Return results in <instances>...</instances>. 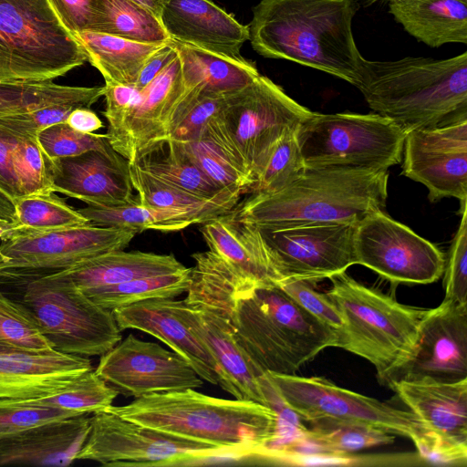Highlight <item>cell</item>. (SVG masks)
<instances>
[{
  "mask_svg": "<svg viewBox=\"0 0 467 467\" xmlns=\"http://www.w3.org/2000/svg\"><path fill=\"white\" fill-rule=\"evenodd\" d=\"M411 441L419 457L425 462L451 466L467 464V443L451 440L428 429Z\"/></svg>",
  "mask_w": 467,
  "mask_h": 467,
  "instance_id": "52",
  "label": "cell"
},
{
  "mask_svg": "<svg viewBox=\"0 0 467 467\" xmlns=\"http://www.w3.org/2000/svg\"><path fill=\"white\" fill-rule=\"evenodd\" d=\"M176 56L177 51L171 39L148 58L134 86L140 90L144 88Z\"/></svg>",
  "mask_w": 467,
  "mask_h": 467,
  "instance_id": "56",
  "label": "cell"
},
{
  "mask_svg": "<svg viewBox=\"0 0 467 467\" xmlns=\"http://www.w3.org/2000/svg\"><path fill=\"white\" fill-rule=\"evenodd\" d=\"M388 386L428 430L467 443V379L451 383L400 380Z\"/></svg>",
  "mask_w": 467,
  "mask_h": 467,
  "instance_id": "27",
  "label": "cell"
},
{
  "mask_svg": "<svg viewBox=\"0 0 467 467\" xmlns=\"http://www.w3.org/2000/svg\"><path fill=\"white\" fill-rule=\"evenodd\" d=\"M89 31L144 43L171 40L160 18L133 0H92Z\"/></svg>",
  "mask_w": 467,
  "mask_h": 467,
  "instance_id": "36",
  "label": "cell"
},
{
  "mask_svg": "<svg viewBox=\"0 0 467 467\" xmlns=\"http://www.w3.org/2000/svg\"><path fill=\"white\" fill-rule=\"evenodd\" d=\"M13 202L16 216V232L14 236L89 223L78 210H74L54 192L19 196Z\"/></svg>",
  "mask_w": 467,
  "mask_h": 467,
  "instance_id": "39",
  "label": "cell"
},
{
  "mask_svg": "<svg viewBox=\"0 0 467 467\" xmlns=\"http://www.w3.org/2000/svg\"><path fill=\"white\" fill-rule=\"evenodd\" d=\"M173 254L118 250L59 271L81 291L184 270Z\"/></svg>",
  "mask_w": 467,
  "mask_h": 467,
  "instance_id": "28",
  "label": "cell"
},
{
  "mask_svg": "<svg viewBox=\"0 0 467 467\" xmlns=\"http://www.w3.org/2000/svg\"><path fill=\"white\" fill-rule=\"evenodd\" d=\"M66 122L71 128L82 133H94V131L103 127L101 119L88 107L75 108Z\"/></svg>",
  "mask_w": 467,
  "mask_h": 467,
  "instance_id": "57",
  "label": "cell"
},
{
  "mask_svg": "<svg viewBox=\"0 0 467 467\" xmlns=\"http://www.w3.org/2000/svg\"><path fill=\"white\" fill-rule=\"evenodd\" d=\"M133 162L152 177L204 198L231 190L218 187L199 168L182 143L171 139L154 143Z\"/></svg>",
  "mask_w": 467,
  "mask_h": 467,
  "instance_id": "34",
  "label": "cell"
},
{
  "mask_svg": "<svg viewBox=\"0 0 467 467\" xmlns=\"http://www.w3.org/2000/svg\"><path fill=\"white\" fill-rule=\"evenodd\" d=\"M225 98L200 94L184 118L171 130L168 139L183 143L199 139L211 119L223 108Z\"/></svg>",
  "mask_w": 467,
  "mask_h": 467,
  "instance_id": "53",
  "label": "cell"
},
{
  "mask_svg": "<svg viewBox=\"0 0 467 467\" xmlns=\"http://www.w3.org/2000/svg\"><path fill=\"white\" fill-rule=\"evenodd\" d=\"M180 312L202 340L215 363L219 385L234 399L267 405L260 377L264 374L237 343L228 319L213 311L180 300Z\"/></svg>",
  "mask_w": 467,
  "mask_h": 467,
  "instance_id": "20",
  "label": "cell"
},
{
  "mask_svg": "<svg viewBox=\"0 0 467 467\" xmlns=\"http://www.w3.org/2000/svg\"><path fill=\"white\" fill-rule=\"evenodd\" d=\"M209 250L256 286L277 285L280 278L258 228L230 219L226 214L201 227Z\"/></svg>",
  "mask_w": 467,
  "mask_h": 467,
  "instance_id": "26",
  "label": "cell"
},
{
  "mask_svg": "<svg viewBox=\"0 0 467 467\" xmlns=\"http://www.w3.org/2000/svg\"><path fill=\"white\" fill-rule=\"evenodd\" d=\"M467 379V304L428 309L409 358L385 380L451 383Z\"/></svg>",
  "mask_w": 467,
  "mask_h": 467,
  "instance_id": "17",
  "label": "cell"
},
{
  "mask_svg": "<svg viewBox=\"0 0 467 467\" xmlns=\"http://www.w3.org/2000/svg\"><path fill=\"white\" fill-rule=\"evenodd\" d=\"M0 346L35 353L55 350L26 306L12 301L2 293Z\"/></svg>",
  "mask_w": 467,
  "mask_h": 467,
  "instance_id": "42",
  "label": "cell"
},
{
  "mask_svg": "<svg viewBox=\"0 0 467 467\" xmlns=\"http://www.w3.org/2000/svg\"><path fill=\"white\" fill-rule=\"evenodd\" d=\"M62 25L70 32L90 30L92 0H48Z\"/></svg>",
  "mask_w": 467,
  "mask_h": 467,
  "instance_id": "54",
  "label": "cell"
},
{
  "mask_svg": "<svg viewBox=\"0 0 467 467\" xmlns=\"http://www.w3.org/2000/svg\"><path fill=\"white\" fill-rule=\"evenodd\" d=\"M36 140L51 160L76 156L91 150H114L107 133H82L71 128L66 121L42 130L36 135Z\"/></svg>",
  "mask_w": 467,
  "mask_h": 467,
  "instance_id": "45",
  "label": "cell"
},
{
  "mask_svg": "<svg viewBox=\"0 0 467 467\" xmlns=\"http://www.w3.org/2000/svg\"><path fill=\"white\" fill-rule=\"evenodd\" d=\"M103 96L106 100L104 116L108 120L107 135L111 147L116 150L123 132L127 116L140 98V90L134 85L105 84Z\"/></svg>",
  "mask_w": 467,
  "mask_h": 467,
  "instance_id": "51",
  "label": "cell"
},
{
  "mask_svg": "<svg viewBox=\"0 0 467 467\" xmlns=\"http://www.w3.org/2000/svg\"><path fill=\"white\" fill-rule=\"evenodd\" d=\"M306 167L389 170L402 160L407 132L378 113L313 112L297 128Z\"/></svg>",
  "mask_w": 467,
  "mask_h": 467,
  "instance_id": "8",
  "label": "cell"
},
{
  "mask_svg": "<svg viewBox=\"0 0 467 467\" xmlns=\"http://www.w3.org/2000/svg\"><path fill=\"white\" fill-rule=\"evenodd\" d=\"M226 455L230 454L206 443L161 432L102 410L90 416V431L76 460L109 467H170L201 464Z\"/></svg>",
  "mask_w": 467,
  "mask_h": 467,
  "instance_id": "10",
  "label": "cell"
},
{
  "mask_svg": "<svg viewBox=\"0 0 467 467\" xmlns=\"http://www.w3.org/2000/svg\"><path fill=\"white\" fill-rule=\"evenodd\" d=\"M48 166L49 158L36 137H18L13 150V170L20 196L53 192Z\"/></svg>",
  "mask_w": 467,
  "mask_h": 467,
  "instance_id": "44",
  "label": "cell"
},
{
  "mask_svg": "<svg viewBox=\"0 0 467 467\" xmlns=\"http://www.w3.org/2000/svg\"><path fill=\"white\" fill-rule=\"evenodd\" d=\"M95 372L109 385L135 399L154 393L199 389L202 379L174 351L132 334L100 356Z\"/></svg>",
  "mask_w": 467,
  "mask_h": 467,
  "instance_id": "16",
  "label": "cell"
},
{
  "mask_svg": "<svg viewBox=\"0 0 467 467\" xmlns=\"http://www.w3.org/2000/svg\"><path fill=\"white\" fill-rule=\"evenodd\" d=\"M86 61L48 0H0L1 81H51Z\"/></svg>",
  "mask_w": 467,
  "mask_h": 467,
  "instance_id": "7",
  "label": "cell"
},
{
  "mask_svg": "<svg viewBox=\"0 0 467 467\" xmlns=\"http://www.w3.org/2000/svg\"><path fill=\"white\" fill-rule=\"evenodd\" d=\"M18 136L0 125V191L12 201L20 196L13 170V150Z\"/></svg>",
  "mask_w": 467,
  "mask_h": 467,
  "instance_id": "55",
  "label": "cell"
},
{
  "mask_svg": "<svg viewBox=\"0 0 467 467\" xmlns=\"http://www.w3.org/2000/svg\"><path fill=\"white\" fill-rule=\"evenodd\" d=\"M388 180L389 170L306 167L279 191L251 193L226 216L256 226L358 223L386 206Z\"/></svg>",
  "mask_w": 467,
  "mask_h": 467,
  "instance_id": "3",
  "label": "cell"
},
{
  "mask_svg": "<svg viewBox=\"0 0 467 467\" xmlns=\"http://www.w3.org/2000/svg\"><path fill=\"white\" fill-rule=\"evenodd\" d=\"M71 34L105 84L135 85L148 58L166 43H144L89 30Z\"/></svg>",
  "mask_w": 467,
  "mask_h": 467,
  "instance_id": "31",
  "label": "cell"
},
{
  "mask_svg": "<svg viewBox=\"0 0 467 467\" xmlns=\"http://www.w3.org/2000/svg\"><path fill=\"white\" fill-rule=\"evenodd\" d=\"M356 0H261L248 25L254 50L358 84L365 57L352 31Z\"/></svg>",
  "mask_w": 467,
  "mask_h": 467,
  "instance_id": "1",
  "label": "cell"
},
{
  "mask_svg": "<svg viewBox=\"0 0 467 467\" xmlns=\"http://www.w3.org/2000/svg\"><path fill=\"white\" fill-rule=\"evenodd\" d=\"M311 113L270 78L259 75L245 88L227 95L217 116L255 182L279 140L296 130Z\"/></svg>",
  "mask_w": 467,
  "mask_h": 467,
  "instance_id": "11",
  "label": "cell"
},
{
  "mask_svg": "<svg viewBox=\"0 0 467 467\" xmlns=\"http://www.w3.org/2000/svg\"><path fill=\"white\" fill-rule=\"evenodd\" d=\"M103 87L65 86L52 80H0V117L57 104L89 108L103 96Z\"/></svg>",
  "mask_w": 467,
  "mask_h": 467,
  "instance_id": "35",
  "label": "cell"
},
{
  "mask_svg": "<svg viewBox=\"0 0 467 467\" xmlns=\"http://www.w3.org/2000/svg\"><path fill=\"white\" fill-rule=\"evenodd\" d=\"M22 304L57 351L101 356L121 340L112 311L94 303L60 272L31 279Z\"/></svg>",
  "mask_w": 467,
  "mask_h": 467,
  "instance_id": "9",
  "label": "cell"
},
{
  "mask_svg": "<svg viewBox=\"0 0 467 467\" xmlns=\"http://www.w3.org/2000/svg\"><path fill=\"white\" fill-rule=\"evenodd\" d=\"M306 434L334 455H349L363 449L389 445L395 434L371 425L320 420L310 422Z\"/></svg>",
  "mask_w": 467,
  "mask_h": 467,
  "instance_id": "40",
  "label": "cell"
},
{
  "mask_svg": "<svg viewBox=\"0 0 467 467\" xmlns=\"http://www.w3.org/2000/svg\"><path fill=\"white\" fill-rule=\"evenodd\" d=\"M78 415L83 414L42 405L36 402L35 399L0 398V437Z\"/></svg>",
  "mask_w": 467,
  "mask_h": 467,
  "instance_id": "47",
  "label": "cell"
},
{
  "mask_svg": "<svg viewBox=\"0 0 467 467\" xmlns=\"http://www.w3.org/2000/svg\"><path fill=\"white\" fill-rule=\"evenodd\" d=\"M138 233L92 223L16 235L0 244V272L7 277L45 275L87 259L125 249Z\"/></svg>",
  "mask_w": 467,
  "mask_h": 467,
  "instance_id": "13",
  "label": "cell"
},
{
  "mask_svg": "<svg viewBox=\"0 0 467 467\" xmlns=\"http://www.w3.org/2000/svg\"><path fill=\"white\" fill-rule=\"evenodd\" d=\"M296 130L285 135L275 147L250 193H268L281 190L306 169L296 140Z\"/></svg>",
  "mask_w": 467,
  "mask_h": 467,
  "instance_id": "43",
  "label": "cell"
},
{
  "mask_svg": "<svg viewBox=\"0 0 467 467\" xmlns=\"http://www.w3.org/2000/svg\"><path fill=\"white\" fill-rule=\"evenodd\" d=\"M366 1L370 3V4H372V3H375V2L379 1V0H366ZM388 1L389 2V1H393V0H388Z\"/></svg>",
  "mask_w": 467,
  "mask_h": 467,
  "instance_id": "60",
  "label": "cell"
},
{
  "mask_svg": "<svg viewBox=\"0 0 467 467\" xmlns=\"http://www.w3.org/2000/svg\"><path fill=\"white\" fill-rule=\"evenodd\" d=\"M402 174L422 183L431 202L467 201V118L406 135Z\"/></svg>",
  "mask_w": 467,
  "mask_h": 467,
  "instance_id": "18",
  "label": "cell"
},
{
  "mask_svg": "<svg viewBox=\"0 0 467 467\" xmlns=\"http://www.w3.org/2000/svg\"><path fill=\"white\" fill-rule=\"evenodd\" d=\"M0 218L16 222V210L13 201L0 191Z\"/></svg>",
  "mask_w": 467,
  "mask_h": 467,
  "instance_id": "58",
  "label": "cell"
},
{
  "mask_svg": "<svg viewBox=\"0 0 467 467\" xmlns=\"http://www.w3.org/2000/svg\"><path fill=\"white\" fill-rule=\"evenodd\" d=\"M128 165L129 161L114 150L49 159L51 190L89 206L124 204L135 199Z\"/></svg>",
  "mask_w": 467,
  "mask_h": 467,
  "instance_id": "19",
  "label": "cell"
},
{
  "mask_svg": "<svg viewBox=\"0 0 467 467\" xmlns=\"http://www.w3.org/2000/svg\"><path fill=\"white\" fill-rule=\"evenodd\" d=\"M356 88L368 107L407 133L467 118V52L450 58H365Z\"/></svg>",
  "mask_w": 467,
  "mask_h": 467,
  "instance_id": "4",
  "label": "cell"
},
{
  "mask_svg": "<svg viewBox=\"0 0 467 467\" xmlns=\"http://www.w3.org/2000/svg\"><path fill=\"white\" fill-rule=\"evenodd\" d=\"M357 223L255 226L280 278L279 283L288 279L317 283L356 265L354 235Z\"/></svg>",
  "mask_w": 467,
  "mask_h": 467,
  "instance_id": "14",
  "label": "cell"
},
{
  "mask_svg": "<svg viewBox=\"0 0 467 467\" xmlns=\"http://www.w3.org/2000/svg\"><path fill=\"white\" fill-rule=\"evenodd\" d=\"M112 313L120 330L137 329L160 339L188 361L202 380L219 385L213 358L182 318L180 300H145L115 308Z\"/></svg>",
  "mask_w": 467,
  "mask_h": 467,
  "instance_id": "21",
  "label": "cell"
},
{
  "mask_svg": "<svg viewBox=\"0 0 467 467\" xmlns=\"http://www.w3.org/2000/svg\"><path fill=\"white\" fill-rule=\"evenodd\" d=\"M191 268L175 273L140 277L128 282L82 291L97 305L113 310L134 303L174 298L187 292Z\"/></svg>",
  "mask_w": 467,
  "mask_h": 467,
  "instance_id": "38",
  "label": "cell"
},
{
  "mask_svg": "<svg viewBox=\"0 0 467 467\" xmlns=\"http://www.w3.org/2000/svg\"><path fill=\"white\" fill-rule=\"evenodd\" d=\"M78 211L94 225L130 228L137 233L145 230L174 232L192 224L203 223L192 213L144 205L138 199L117 206L88 205Z\"/></svg>",
  "mask_w": 467,
  "mask_h": 467,
  "instance_id": "37",
  "label": "cell"
},
{
  "mask_svg": "<svg viewBox=\"0 0 467 467\" xmlns=\"http://www.w3.org/2000/svg\"><path fill=\"white\" fill-rule=\"evenodd\" d=\"M129 173L140 203L161 209L179 210L199 216L203 223L226 214L238 203L244 192L231 189L213 198H204L165 183L129 161Z\"/></svg>",
  "mask_w": 467,
  "mask_h": 467,
  "instance_id": "33",
  "label": "cell"
},
{
  "mask_svg": "<svg viewBox=\"0 0 467 467\" xmlns=\"http://www.w3.org/2000/svg\"><path fill=\"white\" fill-rule=\"evenodd\" d=\"M461 223L445 263V297L467 304V201L460 202Z\"/></svg>",
  "mask_w": 467,
  "mask_h": 467,
  "instance_id": "48",
  "label": "cell"
},
{
  "mask_svg": "<svg viewBox=\"0 0 467 467\" xmlns=\"http://www.w3.org/2000/svg\"><path fill=\"white\" fill-rule=\"evenodd\" d=\"M172 41L186 88L202 95L227 96L252 83L259 75L254 63Z\"/></svg>",
  "mask_w": 467,
  "mask_h": 467,
  "instance_id": "30",
  "label": "cell"
},
{
  "mask_svg": "<svg viewBox=\"0 0 467 467\" xmlns=\"http://www.w3.org/2000/svg\"><path fill=\"white\" fill-rule=\"evenodd\" d=\"M106 410L237 458L258 456L273 439L277 421L275 410L261 403L211 397L193 389L150 394Z\"/></svg>",
  "mask_w": 467,
  "mask_h": 467,
  "instance_id": "2",
  "label": "cell"
},
{
  "mask_svg": "<svg viewBox=\"0 0 467 467\" xmlns=\"http://www.w3.org/2000/svg\"><path fill=\"white\" fill-rule=\"evenodd\" d=\"M2 278H6V277L5 276V275H4L3 273H1V272H0V280H1Z\"/></svg>",
  "mask_w": 467,
  "mask_h": 467,
  "instance_id": "61",
  "label": "cell"
},
{
  "mask_svg": "<svg viewBox=\"0 0 467 467\" xmlns=\"http://www.w3.org/2000/svg\"><path fill=\"white\" fill-rule=\"evenodd\" d=\"M389 12L407 33L431 47L467 44V0H393Z\"/></svg>",
  "mask_w": 467,
  "mask_h": 467,
  "instance_id": "29",
  "label": "cell"
},
{
  "mask_svg": "<svg viewBox=\"0 0 467 467\" xmlns=\"http://www.w3.org/2000/svg\"><path fill=\"white\" fill-rule=\"evenodd\" d=\"M195 265L191 268L185 302L208 308L226 319L236 297L255 287L212 251L192 254Z\"/></svg>",
  "mask_w": 467,
  "mask_h": 467,
  "instance_id": "32",
  "label": "cell"
},
{
  "mask_svg": "<svg viewBox=\"0 0 467 467\" xmlns=\"http://www.w3.org/2000/svg\"><path fill=\"white\" fill-rule=\"evenodd\" d=\"M265 375L283 402L304 422L320 420L358 422L410 440L427 430L410 410L343 389L324 377L270 372Z\"/></svg>",
  "mask_w": 467,
  "mask_h": 467,
  "instance_id": "12",
  "label": "cell"
},
{
  "mask_svg": "<svg viewBox=\"0 0 467 467\" xmlns=\"http://www.w3.org/2000/svg\"><path fill=\"white\" fill-rule=\"evenodd\" d=\"M160 20L171 40L228 57L249 40L248 25L210 0H166Z\"/></svg>",
  "mask_w": 467,
  "mask_h": 467,
  "instance_id": "22",
  "label": "cell"
},
{
  "mask_svg": "<svg viewBox=\"0 0 467 467\" xmlns=\"http://www.w3.org/2000/svg\"><path fill=\"white\" fill-rule=\"evenodd\" d=\"M354 249L356 264L392 284H430L444 274V254L382 210L358 222Z\"/></svg>",
  "mask_w": 467,
  "mask_h": 467,
  "instance_id": "15",
  "label": "cell"
},
{
  "mask_svg": "<svg viewBox=\"0 0 467 467\" xmlns=\"http://www.w3.org/2000/svg\"><path fill=\"white\" fill-rule=\"evenodd\" d=\"M177 56L144 88L130 110L116 151L133 162L154 143L168 138L171 115L185 92Z\"/></svg>",
  "mask_w": 467,
  "mask_h": 467,
  "instance_id": "24",
  "label": "cell"
},
{
  "mask_svg": "<svg viewBox=\"0 0 467 467\" xmlns=\"http://www.w3.org/2000/svg\"><path fill=\"white\" fill-rule=\"evenodd\" d=\"M119 394L117 389L91 369L61 391L35 398V401L78 414H90L109 409Z\"/></svg>",
  "mask_w": 467,
  "mask_h": 467,
  "instance_id": "41",
  "label": "cell"
},
{
  "mask_svg": "<svg viewBox=\"0 0 467 467\" xmlns=\"http://www.w3.org/2000/svg\"><path fill=\"white\" fill-rule=\"evenodd\" d=\"M228 320L237 343L263 373L295 374L322 350L338 345L336 330L278 285L240 295Z\"/></svg>",
  "mask_w": 467,
  "mask_h": 467,
  "instance_id": "5",
  "label": "cell"
},
{
  "mask_svg": "<svg viewBox=\"0 0 467 467\" xmlns=\"http://www.w3.org/2000/svg\"><path fill=\"white\" fill-rule=\"evenodd\" d=\"M199 168L222 189H241L249 192L253 182L238 171L208 138L181 142Z\"/></svg>",
  "mask_w": 467,
  "mask_h": 467,
  "instance_id": "46",
  "label": "cell"
},
{
  "mask_svg": "<svg viewBox=\"0 0 467 467\" xmlns=\"http://www.w3.org/2000/svg\"><path fill=\"white\" fill-rule=\"evenodd\" d=\"M93 369L87 357L57 350H0V398L35 399L53 395Z\"/></svg>",
  "mask_w": 467,
  "mask_h": 467,
  "instance_id": "23",
  "label": "cell"
},
{
  "mask_svg": "<svg viewBox=\"0 0 467 467\" xmlns=\"http://www.w3.org/2000/svg\"><path fill=\"white\" fill-rule=\"evenodd\" d=\"M89 414L48 421L0 437V466L70 465L89 431Z\"/></svg>",
  "mask_w": 467,
  "mask_h": 467,
  "instance_id": "25",
  "label": "cell"
},
{
  "mask_svg": "<svg viewBox=\"0 0 467 467\" xmlns=\"http://www.w3.org/2000/svg\"><path fill=\"white\" fill-rule=\"evenodd\" d=\"M329 280L326 294L343 319L337 348L369 361L383 384L411 354L428 309L400 304L346 272Z\"/></svg>",
  "mask_w": 467,
  "mask_h": 467,
  "instance_id": "6",
  "label": "cell"
},
{
  "mask_svg": "<svg viewBox=\"0 0 467 467\" xmlns=\"http://www.w3.org/2000/svg\"><path fill=\"white\" fill-rule=\"evenodd\" d=\"M315 284L303 279H288L277 285L305 310L339 335L343 327L341 315L326 292L315 289Z\"/></svg>",
  "mask_w": 467,
  "mask_h": 467,
  "instance_id": "49",
  "label": "cell"
},
{
  "mask_svg": "<svg viewBox=\"0 0 467 467\" xmlns=\"http://www.w3.org/2000/svg\"><path fill=\"white\" fill-rule=\"evenodd\" d=\"M77 108L74 105H50L30 111L0 117V125L18 137H36L42 130L60 122H65Z\"/></svg>",
  "mask_w": 467,
  "mask_h": 467,
  "instance_id": "50",
  "label": "cell"
},
{
  "mask_svg": "<svg viewBox=\"0 0 467 467\" xmlns=\"http://www.w3.org/2000/svg\"><path fill=\"white\" fill-rule=\"evenodd\" d=\"M160 18L166 0H133Z\"/></svg>",
  "mask_w": 467,
  "mask_h": 467,
  "instance_id": "59",
  "label": "cell"
}]
</instances>
